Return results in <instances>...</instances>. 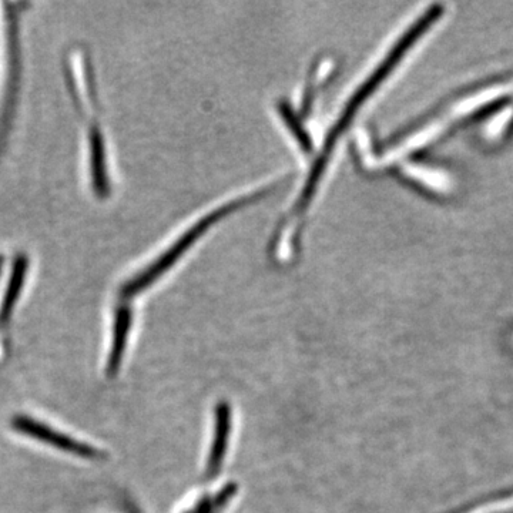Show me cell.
<instances>
[{"label":"cell","instance_id":"5b68a950","mask_svg":"<svg viewBox=\"0 0 513 513\" xmlns=\"http://www.w3.org/2000/svg\"><path fill=\"white\" fill-rule=\"evenodd\" d=\"M26 268H28V263L25 258L15 261V267H13L5 297H3L2 307H0V328L9 324L15 305L18 303L20 291L25 284Z\"/></svg>","mask_w":513,"mask_h":513},{"label":"cell","instance_id":"3957f363","mask_svg":"<svg viewBox=\"0 0 513 513\" xmlns=\"http://www.w3.org/2000/svg\"><path fill=\"white\" fill-rule=\"evenodd\" d=\"M12 427L20 432V434L26 435V437L38 439L40 442H45V444L52 445V447L60 449V451L79 456V458H103V454L99 449L90 447L85 442H79L76 439L66 437L62 432L55 431V429L49 428L48 425L40 424L36 419L19 415V417L12 419Z\"/></svg>","mask_w":513,"mask_h":513},{"label":"cell","instance_id":"277c9868","mask_svg":"<svg viewBox=\"0 0 513 513\" xmlns=\"http://www.w3.org/2000/svg\"><path fill=\"white\" fill-rule=\"evenodd\" d=\"M130 325H132V313L129 308L120 307L116 314V324H114L113 344L110 350L109 362H107V371L110 375L116 374L122 364L124 348H126L127 337H129Z\"/></svg>","mask_w":513,"mask_h":513},{"label":"cell","instance_id":"8992f818","mask_svg":"<svg viewBox=\"0 0 513 513\" xmlns=\"http://www.w3.org/2000/svg\"><path fill=\"white\" fill-rule=\"evenodd\" d=\"M281 114H283L284 119L287 120L288 124H290L295 139H298V143L301 144L303 150H305V152H308V150H310L311 147L310 137H307V134H305L303 127H301V124L298 123L297 117H295L294 113L291 112L290 107H288L287 105L281 106Z\"/></svg>","mask_w":513,"mask_h":513},{"label":"cell","instance_id":"52a82bcc","mask_svg":"<svg viewBox=\"0 0 513 513\" xmlns=\"http://www.w3.org/2000/svg\"><path fill=\"white\" fill-rule=\"evenodd\" d=\"M513 511V495L495 499L491 504L475 506L462 513H505Z\"/></svg>","mask_w":513,"mask_h":513},{"label":"cell","instance_id":"6da1fadb","mask_svg":"<svg viewBox=\"0 0 513 513\" xmlns=\"http://www.w3.org/2000/svg\"><path fill=\"white\" fill-rule=\"evenodd\" d=\"M441 15V6L435 5L432 6L424 16H421V18L415 22V25L405 32V35L402 36V39L394 46L390 55L385 57V60L381 63L380 67H378V69L368 77L367 82H365L364 85L355 92V95L351 97L350 102L345 106L344 112L341 113L340 119L335 122L333 130L328 134L327 140H325L324 143L323 153H321V156L318 157L317 162H315L313 170H311L310 177H308L307 183H305L303 193H301L300 200L295 204L293 213H291L290 219H288L285 224L290 223V220L297 221V219H300V217L303 216L304 211L307 210L308 204H310L311 199H313L315 189H317L318 180L323 176L325 166H327L328 157H330L331 152H333L338 137L341 136V133H344L345 130H347L348 126H350L355 113H357L358 109L364 105L365 100L375 92V89L384 82L385 77L390 75L392 70H394V67L401 62L402 57H404L405 53L412 48V45H414V43L417 42V40L421 38V36L424 35V33L427 32L435 22H437Z\"/></svg>","mask_w":513,"mask_h":513},{"label":"cell","instance_id":"7a4b0ae2","mask_svg":"<svg viewBox=\"0 0 513 513\" xmlns=\"http://www.w3.org/2000/svg\"><path fill=\"white\" fill-rule=\"evenodd\" d=\"M276 187V184H271L267 189L258 190L257 193L248 194V196L243 197V199H238L233 201V203L226 204V206L221 207V209L213 211L209 216L204 217V219L200 220L196 226L190 228V230L187 231V233L184 234V236L181 237L173 247L169 248L162 257L157 258L152 266L143 270L139 276L133 277L132 280L127 281L122 288V297L132 298L134 295L142 293V291L146 290L147 287H150L157 278L162 277L164 271L169 270V268L179 260L181 254H183L184 251H186L187 248H189L191 244L201 236V234L206 233L210 226H213L214 223H217V221L226 217L227 214L236 211L238 207L261 199L264 194L271 193V191L276 190Z\"/></svg>","mask_w":513,"mask_h":513}]
</instances>
